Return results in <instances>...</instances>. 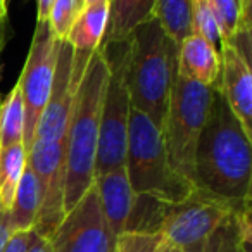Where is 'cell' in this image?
I'll list each match as a JSON object with an SVG mask.
<instances>
[{
	"label": "cell",
	"mask_w": 252,
	"mask_h": 252,
	"mask_svg": "<svg viewBox=\"0 0 252 252\" xmlns=\"http://www.w3.org/2000/svg\"><path fill=\"white\" fill-rule=\"evenodd\" d=\"M109 19V0L85 5L73 23L66 40L74 54L90 57L100 47Z\"/></svg>",
	"instance_id": "2e32d148"
},
{
	"label": "cell",
	"mask_w": 252,
	"mask_h": 252,
	"mask_svg": "<svg viewBox=\"0 0 252 252\" xmlns=\"http://www.w3.org/2000/svg\"><path fill=\"white\" fill-rule=\"evenodd\" d=\"M94 187L98 193V200L109 228L118 237L123 231H126V224L137 199L126 175V169L118 168L97 175L94 178Z\"/></svg>",
	"instance_id": "4fadbf2b"
},
{
	"label": "cell",
	"mask_w": 252,
	"mask_h": 252,
	"mask_svg": "<svg viewBox=\"0 0 252 252\" xmlns=\"http://www.w3.org/2000/svg\"><path fill=\"white\" fill-rule=\"evenodd\" d=\"M28 164V152L23 144L0 149V206L9 211L16 190Z\"/></svg>",
	"instance_id": "d6986e66"
},
{
	"label": "cell",
	"mask_w": 252,
	"mask_h": 252,
	"mask_svg": "<svg viewBox=\"0 0 252 252\" xmlns=\"http://www.w3.org/2000/svg\"><path fill=\"white\" fill-rule=\"evenodd\" d=\"M238 4H240V9H242V14H244V18L251 21V0H238Z\"/></svg>",
	"instance_id": "f546056e"
},
{
	"label": "cell",
	"mask_w": 252,
	"mask_h": 252,
	"mask_svg": "<svg viewBox=\"0 0 252 252\" xmlns=\"http://www.w3.org/2000/svg\"><path fill=\"white\" fill-rule=\"evenodd\" d=\"M125 169L135 195L175 204L193 192V185L171 166L162 133L144 114L131 107Z\"/></svg>",
	"instance_id": "277c9868"
},
{
	"label": "cell",
	"mask_w": 252,
	"mask_h": 252,
	"mask_svg": "<svg viewBox=\"0 0 252 252\" xmlns=\"http://www.w3.org/2000/svg\"><path fill=\"white\" fill-rule=\"evenodd\" d=\"M190 21H192V33L200 35L220 50V26L209 0H190Z\"/></svg>",
	"instance_id": "603a6c76"
},
{
	"label": "cell",
	"mask_w": 252,
	"mask_h": 252,
	"mask_svg": "<svg viewBox=\"0 0 252 252\" xmlns=\"http://www.w3.org/2000/svg\"><path fill=\"white\" fill-rule=\"evenodd\" d=\"M178 45L156 16L138 26L128 40L125 81L133 109L144 112L159 130L168 111L176 78Z\"/></svg>",
	"instance_id": "3957f363"
},
{
	"label": "cell",
	"mask_w": 252,
	"mask_h": 252,
	"mask_svg": "<svg viewBox=\"0 0 252 252\" xmlns=\"http://www.w3.org/2000/svg\"><path fill=\"white\" fill-rule=\"evenodd\" d=\"M54 0H38V21H45Z\"/></svg>",
	"instance_id": "f1b7e54d"
},
{
	"label": "cell",
	"mask_w": 252,
	"mask_h": 252,
	"mask_svg": "<svg viewBox=\"0 0 252 252\" xmlns=\"http://www.w3.org/2000/svg\"><path fill=\"white\" fill-rule=\"evenodd\" d=\"M154 16L176 45L192 33L190 0H156Z\"/></svg>",
	"instance_id": "44dd1931"
},
{
	"label": "cell",
	"mask_w": 252,
	"mask_h": 252,
	"mask_svg": "<svg viewBox=\"0 0 252 252\" xmlns=\"http://www.w3.org/2000/svg\"><path fill=\"white\" fill-rule=\"evenodd\" d=\"M81 9H83V5H81L80 0H54L45 21L49 23L50 30L59 42L66 40L67 33H69L73 23L76 21V18L80 16Z\"/></svg>",
	"instance_id": "d4e9b609"
},
{
	"label": "cell",
	"mask_w": 252,
	"mask_h": 252,
	"mask_svg": "<svg viewBox=\"0 0 252 252\" xmlns=\"http://www.w3.org/2000/svg\"><path fill=\"white\" fill-rule=\"evenodd\" d=\"M204 245H195V247H187V249H176V247H171L169 252H204Z\"/></svg>",
	"instance_id": "4dcf8cb0"
},
{
	"label": "cell",
	"mask_w": 252,
	"mask_h": 252,
	"mask_svg": "<svg viewBox=\"0 0 252 252\" xmlns=\"http://www.w3.org/2000/svg\"><path fill=\"white\" fill-rule=\"evenodd\" d=\"M9 237H11V228H9V211L0 206V252H4Z\"/></svg>",
	"instance_id": "4316f807"
},
{
	"label": "cell",
	"mask_w": 252,
	"mask_h": 252,
	"mask_svg": "<svg viewBox=\"0 0 252 252\" xmlns=\"http://www.w3.org/2000/svg\"><path fill=\"white\" fill-rule=\"evenodd\" d=\"M156 0H109V19L100 47L130 40L133 32L154 18Z\"/></svg>",
	"instance_id": "9a60e30c"
},
{
	"label": "cell",
	"mask_w": 252,
	"mask_h": 252,
	"mask_svg": "<svg viewBox=\"0 0 252 252\" xmlns=\"http://www.w3.org/2000/svg\"><path fill=\"white\" fill-rule=\"evenodd\" d=\"M25 138V104L18 83L0 104V149L23 144Z\"/></svg>",
	"instance_id": "ffe728a7"
},
{
	"label": "cell",
	"mask_w": 252,
	"mask_h": 252,
	"mask_svg": "<svg viewBox=\"0 0 252 252\" xmlns=\"http://www.w3.org/2000/svg\"><path fill=\"white\" fill-rule=\"evenodd\" d=\"M109 66L102 49L92 54L85 73L78 83L66 130V180H64V211H69L95 178L100 112L107 85Z\"/></svg>",
	"instance_id": "7a4b0ae2"
},
{
	"label": "cell",
	"mask_w": 252,
	"mask_h": 252,
	"mask_svg": "<svg viewBox=\"0 0 252 252\" xmlns=\"http://www.w3.org/2000/svg\"><path fill=\"white\" fill-rule=\"evenodd\" d=\"M237 211L251 209H237L223 200L193 190L182 202L159 204L156 231L171 247H195L206 244L220 224Z\"/></svg>",
	"instance_id": "52a82bcc"
},
{
	"label": "cell",
	"mask_w": 252,
	"mask_h": 252,
	"mask_svg": "<svg viewBox=\"0 0 252 252\" xmlns=\"http://www.w3.org/2000/svg\"><path fill=\"white\" fill-rule=\"evenodd\" d=\"M190 182L197 192L237 209H251V137L230 111L216 85L195 147Z\"/></svg>",
	"instance_id": "6da1fadb"
},
{
	"label": "cell",
	"mask_w": 252,
	"mask_h": 252,
	"mask_svg": "<svg viewBox=\"0 0 252 252\" xmlns=\"http://www.w3.org/2000/svg\"><path fill=\"white\" fill-rule=\"evenodd\" d=\"M0 104H2V98H0Z\"/></svg>",
	"instance_id": "836d02e7"
},
{
	"label": "cell",
	"mask_w": 252,
	"mask_h": 252,
	"mask_svg": "<svg viewBox=\"0 0 252 252\" xmlns=\"http://www.w3.org/2000/svg\"><path fill=\"white\" fill-rule=\"evenodd\" d=\"M59 43L61 42L52 33L49 23L36 21L32 47H30L23 73L18 80L23 104H25V138H23V145H25L26 152L32 147L38 119L50 97L57 54H59Z\"/></svg>",
	"instance_id": "ba28073f"
},
{
	"label": "cell",
	"mask_w": 252,
	"mask_h": 252,
	"mask_svg": "<svg viewBox=\"0 0 252 252\" xmlns=\"http://www.w3.org/2000/svg\"><path fill=\"white\" fill-rule=\"evenodd\" d=\"M7 21V0H0V25Z\"/></svg>",
	"instance_id": "1f68e13d"
},
{
	"label": "cell",
	"mask_w": 252,
	"mask_h": 252,
	"mask_svg": "<svg viewBox=\"0 0 252 252\" xmlns=\"http://www.w3.org/2000/svg\"><path fill=\"white\" fill-rule=\"evenodd\" d=\"M40 209V190L33 169L26 164L21 182L16 190L14 200L9 207V228L14 231H30L35 228Z\"/></svg>",
	"instance_id": "e0dca14e"
},
{
	"label": "cell",
	"mask_w": 252,
	"mask_h": 252,
	"mask_svg": "<svg viewBox=\"0 0 252 252\" xmlns=\"http://www.w3.org/2000/svg\"><path fill=\"white\" fill-rule=\"evenodd\" d=\"M221 67L216 88L226 100L244 131L252 137V74L251 59L230 43L220 47Z\"/></svg>",
	"instance_id": "7c38bea8"
},
{
	"label": "cell",
	"mask_w": 252,
	"mask_h": 252,
	"mask_svg": "<svg viewBox=\"0 0 252 252\" xmlns=\"http://www.w3.org/2000/svg\"><path fill=\"white\" fill-rule=\"evenodd\" d=\"M220 26L221 43L228 42L238 32H251V21L244 18L238 0H209Z\"/></svg>",
	"instance_id": "7402d4cb"
},
{
	"label": "cell",
	"mask_w": 252,
	"mask_h": 252,
	"mask_svg": "<svg viewBox=\"0 0 252 252\" xmlns=\"http://www.w3.org/2000/svg\"><path fill=\"white\" fill-rule=\"evenodd\" d=\"M32 233H33V230L14 231V233H11L4 252H26L28 251L30 240H32Z\"/></svg>",
	"instance_id": "484cf974"
},
{
	"label": "cell",
	"mask_w": 252,
	"mask_h": 252,
	"mask_svg": "<svg viewBox=\"0 0 252 252\" xmlns=\"http://www.w3.org/2000/svg\"><path fill=\"white\" fill-rule=\"evenodd\" d=\"M251 211L231 213L207 238L204 252H251Z\"/></svg>",
	"instance_id": "ac0fdd59"
},
{
	"label": "cell",
	"mask_w": 252,
	"mask_h": 252,
	"mask_svg": "<svg viewBox=\"0 0 252 252\" xmlns=\"http://www.w3.org/2000/svg\"><path fill=\"white\" fill-rule=\"evenodd\" d=\"M220 50L197 33H190L178 45L176 69L189 80L213 87L220 76Z\"/></svg>",
	"instance_id": "5bb4252c"
},
{
	"label": "cell",
	"mask_w": 252,
	"mask_h": 252,
	"mask_svg": "<svg viewBox=\"0 0 252 252\" xmlns=\"http://www.w3.org/2000/svg\"><path fill=\"white\" fill-rule=\"evenodd\" d=\"M109 66L107 85L100 112L97 156H95V176L112 169L125 168L128 125H130V95L125 81L128 40L100 47Z\"/></svg>",
	"instance_id": "8992f818"
},
{
	"label": "cell",
	"mask_w": 252,
	"mask_h": 252,
	"mask_svg": "<svg viewBox=\"0 0 252 252\" xmlns=\"http://www.w3.org/2000/svg\"><path fill=\"white\" fill-rule=\"evenodd\" d=\"M214 97V85L206 87L176 71L161 133L171 166L190 182L193 156ZM192 183V182H190Z\"/></svg>",
	"instance_id": "5b68a950"
},
{
	"label": "cell",
	"mask_w": 252,
	"mask_h": 252,
	"mask_svg": "<svg viewBox=\"0 0 252 252\" xmlns=\"http://www.w3.org/2000/svg\"><path fill=\"white\" fill-rule=\"evenodd\" d=\"M80 2H81V5H83V7H85V5L95 4V2H102V0H80Z\"/></svg>",
	"instance_id": "d6a6232c"
},
{
	"label": "cell",
	"mask_w": 252,
	"mask_h": 252,
	"mask_svg": "<svg viewBox=\"0 0 252 252\" xmlns=\"http://www.w3.org/2000/svg\"><path fill=\"white\" fill-rule=\"evenodd\" d=\"M90 57L74 54L73 47L67 42L59 43L52 90L38 119L33 142H66L67 121H69L74 94Z\"/></svg>",
	"instance_id": "8fae6325"
},
{
	"label": "cell",
	"mask_w": 252,
	"mask_h": 252,
	"mask_svg": "<svg viewBox=\"0 0 252 252\" xmlns=\"http://www.w3.org/2000/svg\"><path fill=\"white\" fill-rule=\"evenodd\" d=\"M26 252H52V245H50V240L42 235L32 233V240H30V245H28V251Z\"/></svg>",
	"instance_id": "83f0119b"
},
{
	"label": "cell",
	"mask_w": 252,
	"mask_h": 252,
	"mask_svg": "<svg viewBox=\"0 0 252 252\" xmlns=\"http://www.w3.org/2000/svg\"><path fill=\"white\" fill-rule=\"evenodd\" d=\"M171 245L159 233L151 231H123L116 237L114 252H169Z\"/></svg>",
	"instance_id": "cb8c5ba5"
},
{
	"label": "cell",
	"mask_w": 252,
	"mask_h": 252,
	"mask_svg": "<svg viewBox=\"0 0 252 252\" xmlns=\"http://www.w3.org/2000/svg\"><path fill=\"white\" fill-rule=\"evenodd\" d=\"M28 164L38 180L40 190V209L33 231L50 240L66 214V142L35 140L28 151Z\"/></svg>",
	"instance_id": "9c48e42d"
},
{
	"label": "cell",
	"mask_w": 252,
	"mask_h": 252,
	"mask_svg": "<svg viewBox=\"0 0 252 252\" xmlns=\"http://www.w3.org/2000/svg\"><path fill=\"white\" fill-rule=\"evenodd\" d=\"M50 245L52 252H114L116 235L109 228L94 185L64 214Z\"/></svg>",
	"instance_id": "30bf717a"
}]
</instances>
